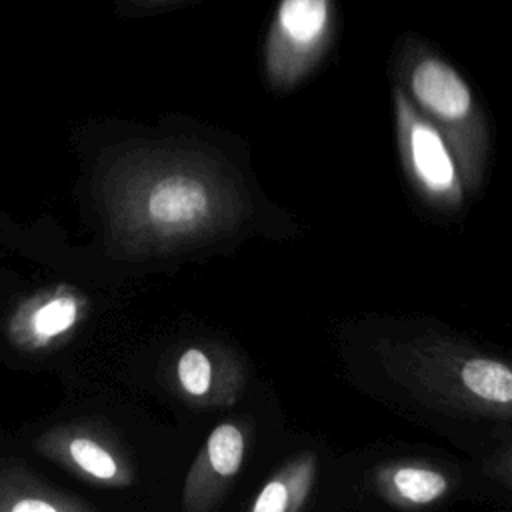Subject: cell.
<instances>
[{"label":"cell","instance_id":"6da1fadb","mask_svg":"<svg viewBox=\"0 0 512 512\" xmlns=\"http://www.w3.org/2000/svg\"><path fill=\"white\" fill-rule=\"evenodd\" d=\"M98 200L108 242L128 258L196 248L242 230L252 202L238 170L188 142H142L100 172Z\"/></svg>","mask_w":512,"mask_h":512},{"label":"cell","instance_id":"7a4b0ae2","mask_svg":"<svg viewBox=\"0 0 512 512\" xmlns=\"http://www.w3.org/2000/svg\"><path fill=\"white\" fill-rule=\"evenodd\" d=\"M384 372L422 404L466 418L512 420V362L442 334L384 340Z\"/></svg>","mask_w":512,"mask_h":512},{"label":"cell","instance_id":"3957f363","mask_svg":"<svg viewBox=\"0 0 512 512\" xmlns=\"http://www.w3.org/2000/svg\"><path fill=\"white\" fill-rule=\"evenodd\" d=\"M392 78L444 134L456 154L466 192H476L490 154V128L468 80L414 32L402 34L394 46Z\"/></svg>","mask_w":512,"mask_h":512},{"label":"cell","instance_id":"277c9868","mask_svg":"<svg viewBox=\"0 0 512 512\" xmlns=\"http://www.w3.org/2000/svg\"><path fill=\"white\" fill-rule=\"evenodd\" d=\"M336 0H278L262 44V76L274 92L308 80L336 38Z\"/></svg>","mask_w":512,"mask_h":512},{"label":"cell","instance_id":"5b68a950","mask_svg":"<svg viewBox=\"0 0 512 512\" xmlns=\"http://www.w3.org/2000/svg\"><path fill=\"white\" fill-rule=\"evenodd\" d=\"M392 116L400 162L414 192L438 212H458L468 192L456 154L444 134L394 82Z\"/></svg>","mask_w":512,"mask_h":512},{"label":"cell","instance_id":"8992f818","mask_svg":"<svg viewBox=\"0 0 512 512\" xmlns=\"http://www.w3.org/2000/svg\"><path fill=\"white\" fill-rule=\"evenodd\" d=\"M36 448L74 476L100 486L124 488L134 482V466L112 432L96 424H62L46 430Z\"/></svg>","mask_w":512,"mask_h":512},{"label":"cell","instance_id":"52a82bcc","mask_svg":"<svg viewBox=\"0 0 512 512\" xmlns=\"http://www.w3.org/2000/svg\"><path fill=\"white\" fill-rule=\"evenodd\" d=\"M252 438L246 420L220 422L206 438L184 482L182 508L208 512L220 504L238 476Z\"/></svg>","mask_w":512,"mask_h":512},{"label":"cell","instance_id":"ba28073f","mask_svg":"<svg viewBox=\"0 0 512 512\" xmlns=\"http://www.w3.org/2000/svg\"><path fill=\"white\" fill-rule=\"evenodd\" d=\"M180 396L196 406H230L246 386L242 358L220 344L184 346L172 364Z\"/></svg>","mask_w":512,"mask_h":512},{"label":"cell","instance_id":"9c48e42d","mask_svg":"<svg viewBox=\"0 0 512 512\" xmlns=\"http://www.w3.org/2000/svg\"><path fill=\"white\" fill-rule=\"evenodd\" d=\"M88 302L84 294L72 286H56L44 290L18 306L8 324L14 346L26 352L50 350L80 326Z\"/></svg>","mask_w":512,"mask_h":512},{"label":"cell","instance_id":"30bf717a","mask_svg":"<svg viewBox=\"0 0 512 512\" xmlns=\"http://www.w3.org/2000/svg\"><path fill=\"white\" fill-rule=\"evenodd\" d=\"M372 486L390 506L420 510L448 498L454 478L436 464L422 460H392L372 472Z\"/></svg>","mask_w":512,"mask_h":512},{"label":"cell","instance_id":"8fae6325","mask_svg":"<svg viewBox=\"0 0 512 512\" xmlns=\"http://www.w3.org/2000/svg\"><path fill=\"white\" fill-rule=\"evenodd\" d=\"M90 504L62 492L22 466H0V512H86Z\"/></svg>","mask_w":512,"mask_h":512},{"label":"cell","instance_id":"7c38bea8","mask_svg":"<svg viewBox=\"0 0 512 512\" xmlns=\"http://www.w3.org/2000/svg\"><path fill=\"white\" fill-rule=\"evenodd\" d=\"M318 460L312 452H302L286 462L270 480L260 488L254 502L248 506L252 512H298L306 506L316 482Z\"/></svg>","mask_w":512,"mask_h":512},{"label":"cell","instance_id":"4fadbf2b","mask_svg":"<svg viewBox=\"0 0 512 512\" xmlns=\"http://www.w3.org/2000/svg\"><path fill=\"white\" fill-rule=\"evenodd\" d=\"M486 472L502 486L512 490V444L498 448L486 462Z\"/></svg>","mask_w":512,"mask_h":512},{"label":"cell","instance_id":"5bb4252c","mask_svg":"<svg viewBox=\"0 0 512 512\" xmlns=\"http://www.w3.org/2000/svg\"><path fill=\"white\" fill-rule=\"evenodd\" d=\"M184 2H190V0H120V8L122 12H128V14H152Z\"/></svg>","mask_w":512,"mask_h":512}]
</instances>
